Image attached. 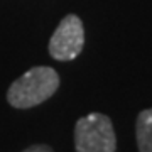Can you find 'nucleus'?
<instances>
[{
    "mask_svg": "<svg viewBox=\"0 0 152 152\" xmlns=\"http://www.w3.org/2000/svg\"><path fill=\"white\" fill-rule=\"evenodd\" d=\"M135 132L139 152H152V108L139 113Z\"/></svg>",
    "mask_w": 152,
    "mask_h": 152,
    "instance_id": "20e7f679",
    "label": "nucleus"
},
{
    "mask_svg": "<svg viewBox=\"0 0 152 152\" xmlns=\"http://www.w3.org/2000/svg\"><path fill=\"white\" fill-rule=\"evenodd\" d=\"M76 152H115L117 139L112 120L103 113L85 115L75 127Z\"/></svg>",
    "mask_w": 152,
    "mask_h": 152,
    "instance_id": "f03ea898",
    "label": "nucleus"
},
{
    "mask_svg": "<svg viewBox=\"0 0 152 152\" xmlns=\"http://www.w3.org/2000/svg\"><path fill=\"white\" fill-rule=\"evenodd\" d=\"M85 29L81 19L75 14L66 15L59 22L49 41V54L58 61H73L83 51Z\"/></svg>",
    "mask_w": 152,
    "mask_h": 152,
    "instance_id": "7ed1b4c3",
    "label": "nucleus"
},
{
    "mask_svg": "<svg viewBox=\"0 0 152 152\" xmlns=\"http://www.w3.org/2000/svg\"><path fill=\"white\" fill-rule=\"evenodd\" d=\"M22 152H54V151L49 145H46V144H36V145L27 147L26 151H22Z\"/></svg>",
    "mask_w": 152,
    "mask_h": 152,
    "instance_id": "39448f33",
    "label": "nucleus"
},
{
    "mask_svg": "<svg viewBox=\"0 0 152 152\" xmlns=\"http://www.w3.org/2000/svg\"><path fill=\"white\" fill-rule=\"evenodd\" d=\"M59 88V76L49 66H36L10 85L7 102L19 110L32 108L44 103Z\"/></svg>",
    "mask_w": 152,
    "mask_h": 152,
    "instance_id": "f257e3e1",
    "label": "nucleus"
}]
</instances>
